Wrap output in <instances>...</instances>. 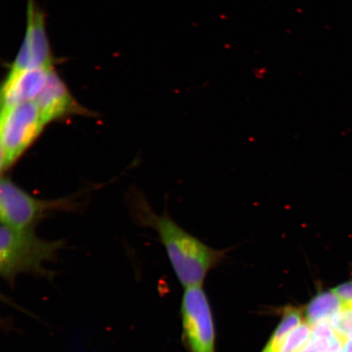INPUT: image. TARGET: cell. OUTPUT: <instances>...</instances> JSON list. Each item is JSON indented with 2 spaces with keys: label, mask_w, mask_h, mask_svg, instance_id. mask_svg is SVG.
Listing matches in <instances>:
<instances>
[{
  "label": "cell",
  "mask_w": 352,
  "mask_h": 352,
  "mask_svg": "<svg viewBox=\"0 0 352 352\" xmlns=\"http://www.w3.org/2000/svg\"><path fill=\"white\" fill-rule=\"evenodd\" d=\"M140 223L157 232L176 276L184 287L201 286L206 276L226 257L228 250H217L184 230L165 211H154L142 196L135 197Z\"/></svg>",
  "instance_id": "cell-1"
},
{
  "label": "cell",
  "mask_w": 352,
  "mask_h": 352,
  "mask_svg": "<svg viewBox=\"0 0 352 352\" xmlns=\"http://www.w3.org/2000/svg\"><path fill=\"white\" fill-rule=\"evenodd\" d=\"M63 241H47L34 230L4 226L0 228V274L8 283L21 274L48 276L46 263L54 261L63 248Z\"/></svg>",
  "instance_id": "cell-2"
},
{
  "label": "cell",
  "mask_w": 352,
  "mask_h": 352,
  "mask_svg": "<svg viewBox=\"0 0 352 352\" xmlns=\"http://www.w3.org/2000/svg\"><path fill=\"white\" fill-rule=\"evenodd\" d=\"M52 69H30L8 73L1 88V109L34 101L45 87Z\"/></svg>",
  "instance_id": "cell-7"
},
{
  "label": "cell",
  "mask_w": 352,
  "mask_h": 352,
  "mask_svg": "<svg viewBox=\"0 0 352 352\" xmlns=\"http://www.w3.org/2000/svg\"><path fill=\"white\" fill-rule=\"evenodd\" d=\"M24 41L28 43L30 52V69H52V56L45 20L34 0L28 1V28Z\"/></svg>",
  "instance_id": "cell-8"
},
{
  "label": "cell",
  "mask_w": 352,
  "mask_h": 352,
  "mask_svg": "<svg viewBox=\"0 0 352 352\" xmlns=\"http://www.w3.org/2000/svg\"><path fill=\"white\" fill-rule=\"evenodd\" d=\"M303 315L300 309L294 307H286L281 318L280 322L277 325L274 334L268 341L263 352H280L286 338L293 330L301 324Z\"/></svg>",
  "instance_id": "cell-11"
},
{
  "label": "cell",
  "mask_w": 352,
  "mask_h": 352,
  "mask_svg": "<svg viewBox=\"0 0 352 352\" xmlns=\"http://www.w3.org/2000/svg\"><path fill=\"white\" fill-rule=\"evenodd\" d=\"M48 124L73 116H92L90 110L82 107L70 94L67 86L54 69L48 76L45 87L34 100Z\"/></svg>",
  "instance_id": "cell-6"
},
{
  "label": "cell",
  "mask_w": 352,
  "mask_h": 352,
  "mask_svg": "<svg viewBox=\"0 0 352 352\" xmlns=\"http://www.w3.org/2000/svg\"><path fill=\"white\" fill-rule=\"evenodd\" d=\"M78 208L74 197L43 200L30 195L10 178L2 175L0 182V217L4 226L34 230L47 215L56 211H73Z\"/></svg>",
  "instance_id": "cell-4"
},
{
  "label": "cell",
  "mask_w": 352,
  "mask_h": 352,
  "mask_svg": "<svg viewBox=\"0 0 352 352\" xmlns=\"http://www.w3.org/2000/svg\"><path fill=\"white\" fill-rule=\"evenodd\" d=\"M333 292L341 298L344 305L352 306V280L337 286Z\"/></svg>",
  "instance_id": "cell-13"
},
{
  "label": "cell",
  "mask_w": 352,
  "mask_h": 352,
  "mask_svg": "<svg viewBox=\"0 0 352 352\" xmlns=\"http://www.w3.org/2000/svg\"><path fill=\"white\" fill-rule=\"evenodd\" d=\"M47 126L34 101L1 109L0 169L2 175L10 170L32 146Z\"/></svg>",
  "instance_id": "cell-3"
},
{
  "label": "cell",
  "mask_w": 352,
  "mask_h": 352,
  "mask_svg": "<svg viewBox=\"0 0 352 352\" xmlns=\"http://www.w3.org/2000/svg\"><path fill=\"white\" fill-rule=\"evenodd\" d=\"M343 306L344 303L333 290L319 293L308 303L305 311L306 321L311 327L329 322Z\"/></svg>",
  "instance_id": "cell-9"
},
{
  "label": "cell",
  "mask_w": 352,
  "mask_h": 352,
  "mask_svg": "<svg viewBox=\"0 0 352 352\" xmlns=\"http://www.w3.org/2000/svg\"><path fill=\"white\" fill-rule=\"evenodd\" d=\"M311 337L300 352H338L343 349L341 338L329 322L314 325Z\"/></svg>",
  "instance_id": "cell-10"
},
{
  "label": "cell",
  "mask_w": 352,
  "mask_h": 352,
  "mask_svg": "<svg viewBox=\"0 0 352 352\" xmlns=\"http://www.w3.org/2000/svg\"><path fill=\"white\" fill-rule=\"evenodd\" d=\"M182 314L184 340L191 352H214L212 312L201 286L184 290Z\"/></svg>",
  "instance_id": "cell-5"
},
{
  "label": "cell",
  "mask_w": 352,
  "mask_h": 352,
  "mask_svg": "<svg viewBox=\"0 0 352 352\" xmlns=\"http://www.w3.org/2000/svg\"><path fill=\"white\" fill-rule=\"evenodd\" d=\"M338 352H346V351L344 350H343V349H342L341 351H338Z\"/></svg>",
  "instance_id": "cell-15"
},
{
  "label": "cell",
  "mask_w": 352,
  "mask_h": 352,
  "mask_svg": "<svg viewBox=\"0 0 352 352\" xmlns=\"http://www.w3.org/2000/svg\"><path fill=\"white\" fill-rule=\"evenodd\" d=\"M343 350L346 352H352V306L349 312V319L344 334L342 338Z\"/></svg>",
  "instance_id": "cell-14"
},
{
  "label": "cell",
  "mask_w": 352,
  "mask_h": 352,
  "mask_svg": "<svg viewBox=\"0 0 352 352\" xmlns=\"http://www.w3.org/2000/svg\"><path fill=\"white\" fill-rule=\"evenodd\" d=\"M314 327L307 321L293 330L281 346L280 352H300L310 340Z\"/></svg>",
  "instance_id": "cell-12"
}]
</instances>
